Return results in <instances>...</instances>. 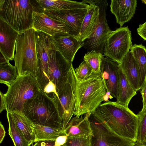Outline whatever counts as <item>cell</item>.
Listing matches in <instances>:
<instances>
[{
  "instance_id": "cell-1",
  "label": "cell",
  "mask_w": 146,
  "mask_h": 146,
  "mask_svg": "<svg viewBox=\"0 0 146 146\" xmlns=\"http://www.w3.org/2000/svg\"><path fill=\"white\" fill-rule=\"evenodd\" d=\"M92 114L113 133L137 142L138 117L128 107L108 100L101 103Z\"/></svg>"
},
{
  "instance_id": "cell-2",
  "label": "cell",
  "mask_w": 146,
  "mask_h": 146,
  "mask_svg": "<svg viewBox=\"0 0 146 146\" xmlns=\"http://www.w3.org/2000/svg\"><path fill=\"white\" fill-rule=\"evenodd\" d=\"M72 70L75 80L74 115L77 117L86 113L90 115L102 102H105L107 91L103 80L100 74L93 72L87 79L80 80L75 76L73 67Z\"/></svg>"
},
{
  "instance_id": "cell-3",
  "label": "cell",
  "mask_w": 146,
  "mask_h": 146,
  "mask_svg": "<svg viewBox=\"0 0 146 146\" xmlns=\"http://www.w3.org/2000/svg\"><path fill=\"white\" fill-rule=\"evenodd\" d=\"M23 113L33 123L63 130V123L53 98L40 89L25 103Z\"/></svg>"
},
{
  "instance_id": "cell-4",
  "label": "cell",
  "mask_w": 146,
  "mask_h": 146,
  "mask_svg": "<svg viewBox=\"0 0 146 146\" xmlns=\"http://www.w3.org/2000/svg\"><path fill=\"white\" fill-rule=\"evenodd\" d=\"M34 12H41L36 0H0V18L19 33L33 28Z\"/></svg>"
},
{
  "instance_id": "cell-5",
  "label": "cell",
  "mask_w": 146,
  "mask_h": 146,
  "mask_svg": "<svg viewBox=\"0 0 146 146\" xmlns=\"http://www.w3.org/2000/svg\"><path fill=\"white\" fill-rule=\"evenodd\" d=\"M14 60L18 76L30 74L36 80L38 73L35 31L32 28L19 33Z\"/></svg>"
},
{
  "instance_id": "cell-6",
  "label": "cell",
  "mask_w": 146,
  "mask_h": 146,
  "mask_svg": "<svg viewBox=\"0 0 146 146\" xmlns=\"http://www.w3.org/2000/svg\"><path fill=\"white\" fill-rule=\"evenodd\" d=\"M40 89L36 80L30 74L18 76L5 94L6 111L24 114L25 103Z\"/></svg>"
},
{
  "instance_id": "cell-7",
  "label": "cell",
  "mask_w": 146,
  "mask_h": 146,
  "mask_svg": "<svg viewBox=\"0 0 146 146\" xmlns=\"http://www.w3.org/2000/svg\"><path fill=\"white\" fill-rule=\"evenodd\" d=\"M70 70L66 81L52 97L63 124V130L74 115L76 100L75 80L72 70Z\"/></svg>"
},
{
  "instance_id": "cell-8",
  "label": "cell",
  "mask_w": 146,
  "mask_h": 146,
  "mask_svg": "<svg viewBox=\"0 0 146 146\" xmlns=\"http://www.w3.org/2000/svg\"><path fill=\"white\" fill-rule=\"evenodd\" d=\"M131 33L128 26L112 31L106 42L104 56L119 64L132 46Z\"/></svg>"
},
{
  "instance_id": "cell-9",
  "label": "cell",
  "mask_w": 146,
  "mask_h": 146,
  "mask_svg": "<svg viewBox=\"0 0 146 146\" xmlns=\"http://www.w3.org/2000/svg\"><path fill=\"white\" fill-rule=\"evenodd\" d=\"M92 0L99 8V22L92 35L83 42V47L87 49L88 52L95 50L103 54L106 40L112 32L106 19L108 3L107 0Z\"/></svg>"
},
{
  "instance_id": "cell-10",
  "label": "cell",
  "mask_w": 146,
  "mask_h": 146,
  "mask_svg": "<svg viewBox=\"0 0 146 146\" xmlns=\"http://www.w3.org/2000/svg\"><path fill=\"white\" fill-rule=\"evenodd\" d=\"M38 73L36 80L40 86L44 87L50 82L48 73L49 53L51 49L58 50L52 37L39 31H35Z\"/></svg>"
},
{
  "instance_id": "cell-11",
  "label": "cell",
  "mask_w": 146,
  "mask_h": 146,
  "mask_svg": "<svg viewBox=\"0 0 146 146\" xmlns=\"http://www.w3.org/2000/svg\"><path fill=\"white\" fill-rule=\"evenodd\" d=\"M89 120L92 132L90 146H134L137 143L113 133L98 122L92 114Z\"/></svg>"
},
{
  "instance_id": "cell-12",
  "label": "cell",
  "mask_w": 146,
  "mask_h": 146,
  "mask_svg": "<svg viewBox=\"0 0 146 146\" xmlns=\"http://www.w3.org/2000/svg\"><path fill=\"white\" fill-rule=\"evenodd\" d=\"M72 64L68 62L58 50L51 49L49 53L48 73L50 82L55 86L57 93L66 81Z\"/></svg>"
},
{
  "instance_id": "cell-13",
  "label": "cell",
  "mask_w": 146,
  "mask_h": 146,
  "mask_svg": "<svg viewBox=\"0 0 146 146\" xmlns=\"http://www.w3.org/2000/svg\"><path fill=\"white\" fill-rule=\"evenodd\" d=\"M88 8L58 11H45L43 13L51 18L61 22L68 30V33L78 38Z\"/></svg>"
},
{
  "instance_id": "cell-14",
  "label": "cell",
  "mask_w": 146,
  "mask_h": 146,
  "mask_svg": "<svg viewBox=\"0 0 146 146\" xmlns=\"http://www.w3.org/2000/svg\"><path fill=\"white\" fill-rule=\"evenodd\" d=\"M119 66L117 63L104 56L101 59L100 74L104 80L107 92L116 101L118 97Z\"/></svg>"
},
{
  "instance_id": "cell-15",
  "label": "cell",
  "mask_w": 146,
  "mask_h": 146,
  "mask_svg": "<svg viewBox=\"0 0 146 146\" xmlns=\"http://www.w3.org/2000/svg\"><path fill=\"white\" fill-rule=\"evenodd\" d=\"M58 51L70 63L72 64L78 50L83 46V42L68 33L56 34L52 37Z\"/></svg>"
},
{
  "instance_id": "cell-16",
  "label": "cell",
  "mask_w": 146,
  "mask_h": 146,
  "mask_svg": "<svg viewBox=\"0 0 146 146\" xmlns=\"http://www.w3.org/2000/svg\"><path fill=\"white\" fill-rule=\"evenodd\" d=\"M19 33L0 18V51L9 61L14 60Z\"/></svg>"
},
{
  "instance_id": "cell-17",
  "label": "cell",
  "mask_w": 146,
  "mask_h": 146,
  "mask_svg": "<svg viewBox=\"0 0 146 146\" xmlns=\"http://www.w3.org/2000/svg\"><path fill=\"white\" fill-rule=\"evenodd\" d=\"M33 28L52 37L56 34L69 33L65 25L54 20L43 12H34L33 13Z\"/></svg>"
},
{
  "instance_id": "cell-18",
  "label": "cell",
  "mask_w": 146,
  "mask_h": 146,
  "mask_svg": "<svg viewBox=\"0 0 146 146\" xmlns=\"http://www.w3.org/2000/svg\"><path fill=\"white\" fill-rule=\"evenodd\" d=\"M110 11L115 16L116 23L121 27L129 21L135 14L137 6L136 0H112Z\"/></svg>"
},
{
  "instance_id": "cell-19",
  "label": "cell",
  "mask_w": 146,
  "mask_h": 146,
  "mask_svg": "<svg viewBox=\"0 0 146 146\" xmlns=\"http://www.w3.org/2000/svg\"><path fill=\"white\" fill-rule=\"evenodd\" d=\"M90 5L83 22L78 38L82 41L88 38L94 31L99 22V9L93 0H85Z\"/></svg>"
},
{
  "instance_id": "cell-20",
  "label": "cell",
  "mask_w": 146,
  "mask_h": 146,
  "mask_svg": "<svg viewBox=\"0 0 146 146\" xmlns=\"http://www.w3.org/2000/svg\"><path fill=\"white\" fill-rule=\"evenodd\" d=\"M42 12L45 11H58L75 9H86L90 5L85 0L81 2L64 0H36Z\"/></svg>"
},
{
  "instance_id": "cell-21",
  "label": "cell",
  "mask_w": 146,
  "mask_h": 146,
  "mask_svg": "<svg viewBox=\"0 0 146 146\" xmlns=\"http://www.w3.org/2000/svg\"><path fill=\"white\" fill-rule=\"evenodd\" d=\"M127 80L136 92L139 88L140 74L135 60L130 51L118 64Z\"/></svg>"
},
{
  "instance_id": "cell-22",
  "label": "cell",
  "mask_w": 146,
  "mask_h": 146,
  "mask_svg": "<svg viewBox=\"0 0 146 146\" xmlns=\"http://www.w3.org/2000/svg\"><path fill=\"white\" fill-rule=\"evenodd\" d=\"M83 117L75 116L71 118L67 125L64 131L68 136L76 137H88L92 134L89 120L90 115L84 114Z\"/></svg>"
},
{
  "instance_id": "cell-23",
  "label": "cell",
  "mask_w": 146,
  "mask_h": 146,
  "mask_svg": "<svg viewBox=\"0 0 146 146\" xmlns=\"http://www.w3.org/2000/svg\"><path fill=\"white\" fill-rule=\"evenodd\" d=\"M130 51L137 64L140 74L139 88L141 89L146 80V48L142 45H132Z\"/></svg>"
},
{
  "instance_id": "cell-24",
  "label": "cell",
  "mask_w": 146,
  "mask_h": 146,
  "mask_svg": "<svg viewBox=\"0 0 146 146\" xmlns=\"http://www.w3.org/2000/svg\"><path fill=\"white\" fill-rule=\"evenodd\" d=\"M118 97L116 102L128 107L131 99L137 94L119 66Z\"/></svg>"
},
{
  "instance_id": "cell-25",
  "label": "cell",
  "mask_w": 146,
  "mask_h": 146,
  "mask_svg": "<svg viewBox=\"0 0 146 146\" xmlns=\"http://www.w3.org/2000/svg\"><path fill=\"white\" fill-rule=\"evenodd\" d=\"M10 112L18 128L31 145L35 142L36 139L35 133L32 127L33 123L24 114Z\"/></svg>"
},
{
  "instance_id": "cell-26",
  "label": "cell",
  "mask_w": 146,
  "mask_h": 146,
  "mask_svg": "<svg viewBox=\"0 0 146 146\" xmlns=\"http://www.w3.org/2000/svg\"><path fill=\"white\" fill-rule=\"evenodd\" d=\"M32 127L35 136V142L41 141H55L60 136L66 135L63 129L60 128L33 123Z\"/></svg>"
},
{
  "instance_id": "cell-27",
  "label": "cell",
  "mask_w": 146,
  "mask_h": 146,
  "mask_svg": "<svg viewBox=\"0 0 146 146\" xmlns=\"http://www.w3.org/2000/svg\"><path fill=\"white\" fill-rule=\"evenodd\" d=\"M9 127V134L15 146H30L31 145L17 127L10 112L7 111Z\"/></svg>"
},
{
  "instance_id": "cell-28",
  "label": "cell",
  "mask_w": 146,
  "mask_h": 146,
  "mask_svg": "<svg viewBox=\"0 0 146 146\" xmlns=\"http://www.w3.org/2000/svg\"><path fill=\"white\" fill-rule=\"evenodd\" d=\"M18 76L16 67L9 62L0 64V82L8 87L16 79Z\"/></svg>"
},
{
  "instance_id": "cell-29",
  "label": "cell",
  "mask_w": 146,
  "mask_h": 146,
  "mask_svg": "<svg viewBox=\"0 0 146 146\" xmlns=\"http://www.w3.org/2000/svg\"><path fill=\"white\" fill-rule=\"evenodd\" d=\"M103 54L95 50L88 52L84 57V60L90 66L94 72L100 74L101 59Z\"/></svg>"
},
{
  "instance_id": "cell-30",
  "label": "cell",
  "mask_w": 146,
  "mask_h": 146,
  "mask_svg": "<svg viewBox=\"0 0 146 146\" xmlns=\"http://www.w3.org/2000/svg\"><path fill=\"white\" fill-rule=\"evenodd\" d=\"M138 118L137 143L146 144V108L137 114Z\"/></svg>"
},
{
  "instance_id": "cell-31",
  "label": "cell",
  "mask_w": 146,
  "mask_h": 146,
  "mask_svg": "<svg viewBox=\"0 0 146 146\" xmlns=\"http://www.w3.org/2000/svg\"><path fill=\"white\" fill-rule=\"evenodd\" d=\"M74 73L78 79L83 80L89 78L93 72L89 65L83 60L77 68L74 69Z\"/></svg>"
},
{
  "instance_id": "cell-32",
  "label": "cell",
  "mask_w": 146,
  "mask_h": 146,
  "mask_svg": "<svg viewBox=\"0 0 146 146\" xmlns=\"http://www.w3.org/2000/svg\"><path fill=\"white\" fill-rule=\"evenodd\" d=\"M91 136L84 137L68 136L65 146H90Z\"/></svg>"
},
{
  "instance_id": "cell-33",
  "label": "cell",
  "mask_w": 146,
  "mask_h": 146,
  "mask_svg": "<svg viewBox=\"0 0 146 146\" xmlns=\"http://www.w3.org/2000/svg\"><path fill=\"white\" fill-rule=\"evenodd\" d=\"M137 31L138 34L146 40V21L143 24L139 25Z\"/></svg>"
},
{
  "instance_id": "cell-34",
  "label": "cell",
  "mask_w": 146,
  "mask_h": 146,
  "mask_svg": "<svg viewBox=\"0 0 146 146\" xmlns=\"http://www.w3.org/2000/svg\"><path fill=\"white\" fill-rule=\"evenodd\" d=\"M68 135H60L58 137L55 142V146H61L64 145L66 143L68 137Z\"/></svg>"
},
{
  "instance_id": "cell-35",
  "label": "cell",
  "mask_w": 146,
  "mask_h": 146,
  "mask_svg": "<svg viewBox=\"0 0 146 146\" xmlns=\"http://www.w3.org/2000/svg\"><path fill=\"white\" fill-rule=\"evenodd\" d=\"M141 89L140 92L143 99V104L141 110H143L146 108V81L143 86Z\"/></svg>"
},
{
  "instance_id": "cell-36",
  "label": "cell",
  "mask_w": 146,
  "mask_h": 146,
  "mask_svg": "<svg viewBox=\"0 0 146 146\" xmlns=\"http://www.w3.org/2000/svg\"><path fill=\"white\" fill-rule=\"evenodd\" d=\"M55 141L45 140L38 141L39 146H55ZM61 146H65L64 144Z\"/></svg>"
},
{
  "instance_id": "cell-37",
  "label": "cell",
  "mask_w": 146,
  "mask_h": 146,
  "mask_svg": "<svg viewBox=\"0 0 146 146\" xmlns=\"http://www.w3.org/2000/svg\"><path fill=\"white\" fill-rule=\"evenodd\" d=\"M0 113L1 112L5 110H6V106L5 100V94L0 91Z\"/></svg>"
},
{
  "instance_id": "cell-38",
  "label": "cell",
  "mask_w": 146,
  "mask_h": 146,
  "mask_svg": "<svg viewBox=\"0 0 146 146\" xmlns=\"http://www.w3.org/2000/svg\"><path fill=\"white\" fill-rule=\"evenodd\" d=\"M5 131L4 126L2 124L1 122L0 123V143L3 141L5 136Z\"/></svg>"
},
{
  "instance_id": "cell-39",
  "label": "cell",
  "mask_w": 146,
  "mask_h": 146,
  "mask_svg": "<svg viewBox=\"0 0 146 146\" xmlns=\"http://www.w3.org/2000/svg\"><path fill=\"white\" fill-rule=\"evenodd\" d=\"M9 62V61L4 56L3 54L0 52V64L6 63Z\"/></svg>"
},
{
  "instance_id": "cell-40",
  "label": "cell",
  "mask_w": 146,
  "mask_h": 146,
  "mask_svg": "<svg viewBox=\"0 0 146 146\" xmlns=\"http://www.w3.org/2000/svg\"><path fill=\"white\" fill-rule=\"evenodd\" d=\"M134 146H146V144L142 145L137 143Z\"/></svg>"
},
{
  "instance_id": "cell-41",
  "label": "cell",
  "mask_w": 146,
  "mask_h": 146,
  "mask_svg": "<svg viewBox=\"0 0 146 146\" xmlns=\"http://www.w3.org/2000/svg\"><path fill=\"white\" fill-rule=\"evenodd\" d=\"M32 146H39L38 143L37 142H36Z\"/></svg>"
},
{
  "instance_id": "cell-42",
  "label": "cell",
  "mask_w": 146,
  "mask_h": 146,
  "mask_svg": "<svg viewBox=\"0 0 146 146\" xmlns=\"http://www.w3.org/2000/svg\"><path fill=\"white\" fill-rule=\"evenodd\" d=\"M142 2L146 5V0H142Z\"/></svg>"
},
{
  "instance_id": "cell-43",
  "label": "cell",
  "mask_w": 146,
  "mask_h": 146,
  "mask_svg": "<svg viewBox=\"0 0 146 146\" xmlns=\"http://www.w3.org/2000/svg\"></svg>"
}]
</instances>
